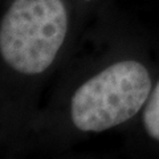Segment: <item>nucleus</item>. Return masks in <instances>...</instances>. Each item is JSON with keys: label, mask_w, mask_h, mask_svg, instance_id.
I'll list each match as a JSON object with an SVG mask.
<instances>
[{"label": "nucleus", "mask_w": 159, "mask_h": 159, "mask_svg": "<svg viewBox=\"0 0 159 159\" xmlns=\"http://www.w3.org/2000/svg\"><path fill=\"white\" fill-rule=\"evenodd\" d=\"M142 119L147 135L159 142V81L150 94Z\"/></svg>", "instance_id": "nucleus-3"}, {"label": "nucleus", "mask_w": 159, "mask_h": 159, "mask_svg": "<svg viewBox=\"0 0 159 159\" xmlns=\"http://www.w3.org/2000/svg\"><path fill=\"white\" fill-rule=\"evenodd\" d=\"M152 81L137 60H121L82 82L70 99V119L84 133H102L127 122L147 103Z\"/></svg>", "instance_id": "nucleus-2"}, {"label": "nucleus", "mask_w": 159, "mask_h": 159, "mask_svg": "<svg viewBox=\"0 0 159 159\" xmlns=\"http://www.w3.org/2000/svg\"><path fill=\"white\" fill-rule=\"evenodd\" d=\"M69 15L62 0H12L0 24V54L16 73L48 70L66 40Z\"/></svg>", "instance_id": "nucleus-1"}]
</instances>
